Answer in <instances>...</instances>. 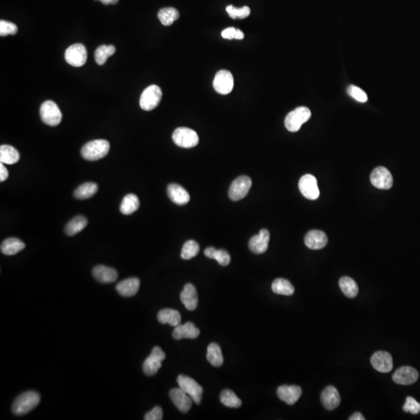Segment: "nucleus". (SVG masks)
<instances>
[{
    "label": "nucleus",
    "instance_id": "7",
    "mask_svg": "<svg viewBox=\"0 0 420 420\" xmlns=\"http://www.w3.org/2000/svg\"><path fill=\"white\" fill-rule=\"evenodd\" d=\"M166 358V354L160 347L156 346L152 348L150 355L147 357L142 365V370L146 376H154L158 373L162 366V362Z\"/></svg>",
    "mask_w": 420,
    "mask_h": 420
},
{
    "label": "nucleus",
    "instance_id": "40",
    "mask_svg": "<svg viewBox=\"0 0 420 420\" xmlns=\"http://www.w3.org/2000/svg\"><path fill=\"white\" fill-rule=\"evenodd\" d=\"M226 12L229 14L232 19H244L250 15V10L248 6H243L242 8H236L234 6H228L226 9Z\"/></svg>",
    "mask_w": 420,
    "mask_h": 420
},
{
    "label": "nucleus",
    "instance_id": "12",
    "mask_svg": "<svg viewBox=\"0 0 420 420\" xmlns=\"http://www.w3.org/2000/svg\"><path fill=\"white\" fill-rule=\"evenodd\" d=\"M214 88L217 93L226 95L230 93L234 88V77L228 70H220L216 74Z\"/></svg>",
    "mask_w": 420,
    "mask_h": 420
},
{
    "label": "nucleus",
    "instance_id": "10",
    "mask_svg": "<svg viewBox=\"0 0 420 420\" xmlns=\"http://www.w3.org/2000/svg\"><path fill=\"white\" fill-rule=\"evenodd\" d=\"M65 58L70 65L74 67H80L86 63L88 52L82 44H74L66 49Z\"/></svg>",
    "mask_w": 420,
    "mask_h": 420
},
{
    "label": "nucleus",
    "instance_id": "30",
    "mask_svg": "<svg viewBox=\"0 0 420 420\" xmlns=\"http://www.w3.org/2000/svg\"><path fill=\"white\" fill-rule=\"evenodd\" d=\"M207 360L215 368H220L224 364V357L220 347L216 343H211L207 348Z\"/></svg>",
    "mask_w": 420,
    "mask_h": 420
},
{
    "label": "nucleus",
    "instance_id": "3",
    "mask_svg": "<svg viewBox=\"0 0 420 420\" xmlns=\"http://www.w3.org/2000/svg\"><path fill=\"white\" fill-rule=\"evenodd\" d=\"M312 117L310 109L306 107H299L287 114L285 118V126L288 131L296 132L300 130L302 124Z\"/></svg>",
    "mask_w": 420,
    "mask_h": 420
},
{
    "label": "nucleus",
    "instance_id": "11",
    "mask_svg": "<svg viewBox=\"0 0 420 420\" xmlns=\"http://www.w3.org/2000/svg\"><path fill=\"white\" fill-rule=\"evenodd\" d=\"M299 188L301 194L308 200H317L320 196L317 179L313 175L306 174L301 178Z\"/></svg>",
    "mask_w": 420,
    "mask_h": 420
},
{
    "label": "nucleus",
    "instance_id": "31",
    "mask_svg": "<svg viewBox=\"0 0 420 420\" xmlns=\"http://www.w3.org/2000/svg\"><path fill=\"white\" fill-rule=\"evenodd\" d=\"M98 186L94 182H86L77 188L74 192V197L77 200H88L96 194Z\"/></svg>",
    "mask_w": 420,
    "mask_h": 420
},
{
    "label": "nucleus",
    "instance_id": "19",
    "mask_svg": "<svg viewBox=\"0 0 420 420\" xmlns=\"http://www.w3.org/2000/svg\"><path fill=\"white\" fill-rule=\"evenodd\" d=\"M320 401L326 410L331 411L340 406L341 398L336 388L333 386H328L322 392Z\"/></svg>",
    "mask_w": 420,
    "mask_h": 420
},
{
    "label": "nucleus",
    "instance_id": "42",
    "mask_svg": "<svg viewBox=\"0 0 420 420\" xmlns=\"http://www.w3.org/2000/svg\"><path fill=\"white\" fill-rule=\"evenodd\" d=\"M16 32H18V26L16 24L9 21H0V35L2 37L9 34H15Z\"/></svg>",
    "mask_w": 420,
    "mask_h": 420
},
{
    "label": "nucleus",
    "instance_id": "13",
    "mask_svg": "<svg viewBox=\"0 0 420 420\" xmlns=\"http://www.w3.org/2000/svg\"><path fill=\"white\" fill-rule=\"evenodd\" d=\"M370 182L374 187L388 190L392 187L393 178L387 168L378 166L371 174Z\"/></svg>",
    "mask_w": 420,
    "mask_h": 420
},
{
    "label": "nucleus",
    "instance_id": "37",
    "mask_svg": "<svg viewBox=\"0 0 420 420\" xmlns=\"http://www.w3.org/2000/svg\"><path fill=\"white\" fill-rule=\"evenodd\" d=\"M116 49L114 46H102L98 47L95 51V61L98 65L102 66L107 62L108 58L116 53Z\"/></svg>",
    "mask_w": 420,
    "mask_h": 420
},
{
    "label": "nucleus",
    "instance_id": "24",
    "mask_svg": "<svg viewBox=\"0 0 420 420\" xmlns=\"http://www.w3.org/2000/svg\"><path fill=\"white\" fill-rule=\"evenodd\" d=\"M168 197L177 205H186L190 201V196L180 184H170L168 187Z\"/></svg>",
    "mask_w": 420,
    "mask_h": 420
},
{
    "label": "nucleus",
    "instance_id": "48",
    "mask_svg": "<svg viewBox=\"0 0 420 420\" xmlns=\"http://www.w3.org/2000/svg\"><path fill=\"white\" fill-rule=\"evenodd\" d=\"M244 38V34L243 32L239 30V29H236V38H235V39H236V40H242Z\"/></svg>",
    "mask_w": 420,
    "mask_h": 420
},
{
    "label": "nucleus",
    "instance_id": "46",
    "mask_svg": "<svg viewBox=\"0 0 420 420\" xmlns=\"http://www.w3.org/2000/svg\"><path fill=\"white\" fill-rule=\"evenodd\" d=\"M8 176H9L8 170L4 166V164L1 163V164H0V182H2L6 180Z\"/></svg>",
    "mask_w": 420,
    "mask_h": 420
},
{
    "label": "nucleus",
    "instance_id": "44",
    "mask_svg": "<svg viewBox=\"0 0 420 420\" xmlns=\"http://www.w3.org/2000/svg\"><path fill=\"white\" fill-rule=\"evenodd\" d=\"M146 420H161L163 418V410L159 406L154 407L144 417Z\"/></svg>",
    "mask_w": 420,
    "mask_h": 420
},
{
    "label": "nucleus",
    "instance_id": "22",
    "mask_svg": "<svg viewBox=\"0 0 420 420\" xmlns=\"http://www.w3.org/2000/svg\"><path fill=\"white\" fill-rule=\"evenodd\" d=\"M200 329L194 326L192 322H187L184 324H178L174 328L172 336L176 340L182 338H196L200 336Z\"/></svg>",
    "mask_w": 420,
    "mask_h": 420
},
{
    "label": "nucleus",
    "instance_id": "41",
    "mask_svg": "<svg viewBox=\"0 0 420 420\" xmlns=\"http://www.w3.org/2000/svg\"><path fill=\"white\" fill-rule=\"evenodd\" d=\"M347 92L351 98H354L360 103H366L368 100V96L358 86L350 85L347 89Z\"/></svg>",
    "mask_w": 420,
    "mask_h": 420
},
{
    "label": "nucleus",
    "instance_id": "29",
    "mask_svg": "<svg viewBox=\"0 0 420 420\" xmlns=\"http://www.w3.org/2000/svg\"><path fill=\"white\" fill-rule=\"evenodd\" d=\"M140 205V200L137 196L135 194H127L122 201L120 212L124 215H131L138 210Z\"/></svg>",
    "mask_w": 420,
    "mask_h": 420
},
{
    "label": "nucleus",
    "instance_id": "9",
    "mask_svg": "<svg viewBox=\"0 0 420 420\" xmlns=\"http://www.w3.org/2000/svg\"><path fill=\"white\" fill-rule=\"evenodd\" d=\"M252 186V179L248 176H240L235 179L229 189L230 198L239 201L247 196Z\"/></svg>",
    "mask_w": 420,
    "mask_h": 420
},
{
    "label": "nucleus",
    "instance_id": "2",
    "mask_svg": "<svg viewBox=\"0 0 420 420\" xmlns=\"http://www.w3.org/2000/svg\"><path fill=\"white\" fill-rule=\"evenodd\" d=\"M110 144L105 140H96L88 142L81 150V155L88 161H96L107 156Z\"/></svg>",
    "mask_w": 420,
    "mask_h": 420
},
{
    "label": "nucleus",
    "instance_id": "27",
    "mask_svg": "<svg viewBox=\"0 0 420 420\" xmlns=\"http://www.w3.org/2000/svg\"><path fill=\"white\" fill-rule=\"evenodd\" d=\"M158 322L161 324H169L170 326L176 327L182 322L180 313L173 309H164L159 312L158 314Z\"/></svg>",
    "mask_w": 420,
    "mask_h": 420
},
{
    "label": "nucleus",
    "instance_id": "4",
    "mask_svg": "<svg viewBox=\"0 0 420 420\" xmlns=\"http://www.w3.org/2000/svg\"><path fill=\"white\" fill-rule=\"evenodd\" d=\"M172 138H173L174 142L178 146L186 148V149L196 146L200 141L198 134L196 133V132L186 127L176 128L174 132Z\"/></svg>",
    "mask_w": 420,
    "mask_h": 420
},
{
    "label": "nucleus",
    "instance_id": "26",
    "mask_svg": "<svg viewBox=\"0 0 420 420\" xmlns=\"http://www.w3.org/2000/svg\"><path fill=\"white\" fill-rule=\"evenodd\" d=\"M25 248V244L16 238L6 239L1 244V252L6 256H14Z\"/></svg>",
    "mask_w": 420,
    "mask_h": 420
},
{
    "label": "nucleus",
    "instance_id": "36",
    "mask_svg": "<svg viewBox=\"0 0 420 420\" xmlns=\"http://www.w3.org/2000/svg\"><path fill=\"white\" fill-rule=\"evenodd\" d=\"M158 18L162 24L164 26H170L173 24L175 20L179 18V12L177 10L172 7L163 8L158 12Z\"/></svg>",
    "mask_w": 420,
    "mask_h": 420
},
{
    "label": "nucleus",
    "instance_id": "18",
    "mask_svg": "<svg viewBox=\"0 0 420 420\" xmlns=\"http://www.w3.org/2000/svg\"><path fill=\"white\" fill-rule=\"evenodd\" d=\"M302 394V389L296 385H282L277 389V396L286 404H295Z\"/></svg>",
    "mask_w": 420,
    "mask_h": 420
},
{
    "label": "nucleus",
    "instance_id": "1",
    "mask_svg": "<svg viewBox=\"0 0 420 420\" xmlns=\"http://www.w3.org/2000/svg\"><path fill=\"white\" fill-rule=\"evenodd\" d=\"M40 398L36 392H26L18 396L12 406V411L14 415L23 416L30 412L36 408L40 403Z\"/></svg>",
    "mask_w": 420,
    "mask_h": 420
},
{
    "label": "nucleus",
    "instance_id": "35",
    "mask_svg": "<svg viewBox=\"0 0 420 420\" xmlns=\"http://www.w3.org/2000/svg\"><path fill=\"white\" fill-rule=\"evenodd\" d=\"M340 286L343 294L348 298H356L359 292L356 282L350 277H342L340 280Z\"/></svg>",
    "mask_w": 420,
    "mask_h": 420
},
{
    "label": "nucleus",
    "instance_id": "23",
    "mask_svg": "<svg viewBox=\"0 0 420 420\" xmlns=\"http://www.w3.org/2000/svg\"><path fill=\"white\" fill-rule=\"evenodd\" d=\"M140 286V281L138 278H126L117 284L116 290L124 298H131L137 294Z\"/></svg>",
    "mask_w": 420,
    "mask_h": 420
},
{
    "label": "nucleus",
    "instance_id": "34",
    "mask_svg": "<svg viewBox=\"0 0 420 420\" xmlns=\"http://www.w3.org/2000/svg\"><path fill=\"white\" fill-rule=\"evenodd\" d=\"M272 290L275 294L284 296H291L295 290L289 280L282 278L274 280V282L272 284Z\"/></svg>",
    "mask_w": 420,
    "mask_h": 420
},
{
    "label": "nucleus",
    "instance_id": "32",
    "mask_svg": "<svg viewBox=\"0 0 420 420\" xmlns=\"http://www.w3.org/2000/svg\"><path fill=\"white\" fill-rule=\"evenodd\" d=\"M204 254L208 258L215 259L220 266H226L230 262V256L226 250H216L215 248H207Z\"/></svg>",
    "mask_w": 420,
    "mask_h": 420
},
{
    "label": "nucleus",
    "instance_id": "28",
    "mask_svg": "<svg viewBox=\"0 0 420 420\" xmlns=\"http://www.w3.org/2000/svg\"><path fill=\"white\" fill-rule=\"evenodd\" d=\"M20 160V154L14 147L2 145L0 147V161L5 164H14Z\"/></svg>",
    "mask_w": 420,
    "mask_h": 420
},
{
    "label": "nucleus",
    "instance_id": "16",
    "mask_svg": "<svg viewBox=\"0 0 420 420\" xmlns=\"http://www.w3.org/2000/svg\"><path fill=\"white\" fill-rule=\"evenodd\" d=\"M270 239V232L266 229L261 230L258 234L250 238L249 248L254 254H263L268 249Z\"/></svg>",
    "mask_w": 420,
    "mask_h": 420
},
{
    "label": "nucleus",
    "instance_id": "6",
    "mask_svg": "<svg viewBox=\"0 0 420 420\" xmlns=\"http://www.w3.org/2000/svg\"><path fill=\"white\" fill-rule=\"evenodd\" d=\"M162 98V91L156 85H151L144 90L140 96V105L144 110H152L156 108Z\"/></svg>",
    "mask_w": 420,
    "mask_h": 420
},
{
    "label": "nucleus",
    "instance_id": "43",
    "mask_svg": "<svg viewBox=\"0 0 420 420\" xmlns=\"http://www.w3.org/2000/svg\"><path fill=\"white\" fill-rule=\"evenodd\" d=\"M403 410L406 412H410L416 415L420 412V404L413 398L407 397L406 404L403 406Z\"/></svg>",
    "mask_w": 420,
    "mask_h": 420
},
{
    "label": "nucleus",
    "instance_id": "45",
    "mask_svg": "<svg viewBox=\"0 0 420 420\" xmlns=\"http://www.w3.org/2000/svg\"><path fill=\"white\" fill-rule=\"evenodd\" d=\"M236 29L234 28H226L225 30H222L221 35L224 39H228V40H232L235 39L236 38Z\"/></svg>",
    "mask_w": 420,
    "mask_h": 420
},
{
    "label": "nucleus",
    "instance_id": "20",
    "mask_svg": "<svg viewBox=\"0 0 420 420\" xmlns=\"http://www.w3.org/2000/svg\"><path fill=\"white\" fill-rule=\"evenodd\" d=\"M304 242L308 248L319 250L326 247L328 243V238L323 231L314 230L306 234Z\"/></svg>",
    "mask_w": 420,
    "mask_h": 420
},
{
    "label": "nucleus",
    "instance_id": "8",
    "mask_svg": "<svg viewBox=\"0 0 420 420\" xmlns=\"http://www.w3.org/2000/svg\"><path fill=\"white\" fill-rule=\"evenodd\" d=\"M177 382L179 388L187 393L196 404H200L202 396V388L194 379L184 375H179Z\"/></svg>",
    "mask_w": 420,
    "mask_h": 420
},
{
    "label": "nucleus",
    "instance_id": "15",
    "mask_svg": "<svg viewBox=\"0 0 420 420\" xmlns=\"http://www.w3.org/2000/svg\"><path fill=\"white\" fill-rule=\"evenodd\" d=\"M418 373L416 370L411 366H402L394 372L392 379L398 384L410 385L416 382Z\"/></svg>",
    "mask_w": 420,
    "mask_h": 420
},
{
    "label": "nucleus",
    "instance_id": "47",
    "mask_svg": "<svg viewBox=\"0 0 420 420\" xmlns=\"http://www.w3.org/2000/svg\"><path fill=\"white\" fill-rule=\"evenodd\" d=\"M365 418H364V416L360 412H355L354 413V415L351 416L350 417V420H364Z\"/></svg>",
    "mask_w": 420,
    "mask_h": 420
},
{
    "label": "nucleus",
    "instance_id": "5",
    "mask_svg": "<svg viewBox=\"0 0 420 420\" xmlns=\"http://www.w3.org/2000/svg\"><path fill=\"white\" fill-rule=\"evenodd\" d=\"M40 116L43 122L50 126H58L62 118V114L58 105L52 100H47L42 104Z\"/></svg>",
    "mask_w": 420,
    "mask_h": 420
},
{
    "label": "nucleus",
    "instance_id": "25",
    "mask_svg": "<svg viewBox=\"0 0 420 420\" xmlns=\"http://www.w3.org/2000/svg\"><path fill=\"white\" fill-rule=\"evenodd\" d=\"M93 276L98 282L102 284L114 282L118 278V272L116 270L104 266H98L93 270Z\"/></svg>",
    "mask_w": 420,
    "mask_h": 420
},
{
    "label": "nucleus",
    "instance_id": "17",
    "mask_svg": "<svg viewBox=\"0 0 420 420\" xmlns=\"http://www.w3.org/2000/svg\"><path fill=\"white\" fill-rule=\"evenodd\" d=\"M170 398L178 410L182 412H188L191 410L193 402L192 398L180 388L170 390Z\"/></svg>",
    "mask_w": 420,
    "mask_h": 420
},
{
    "label": "nucleus",
    "instance_id": "38",
    "mask_svg": "<svg viewBox=\"0 0 420 420\" xmlns=\"http://www.w3.org/2000/svg\"><path fill=\"white\" fill-rule=\"evenodd\" d=\"M220 402L222 404L230 408H239L242 406L240 399L232 390H224L221 392Z\"/></svg>",
    "mask_w": 420,
    "mask_h": 420
},
{
    "label": "nucleus",
    "instance_id": "49",
    "mask_svg": "<svg viewBox=\"0 0 420 420\" xmlns=\"http://www.w3.org/2000/svg\"><path fill=\"white\" fill-rule=\"evenodd\" d=\"M102 4L105 5H109V4H116L118 0H99Z\"/></svg>",
    "mask_w": 420,
    "mask_h": 420
},
{
    "label": "nucleus",
    "instance_id": "33",
    "mask_svg": "<svg viewBox=\"0 0 420 420\" xmlns=\"http://www.w3.org/2000/svg\"><path fill=\"white\" fill-rule=\"evenodd\" d=\"M88 225V220L82 216H78L71 220L65 228V233L68 236H74L82 231Z\"/></svg>",
    "mask_w": 420,
    "mask_h": 420
},
{
    "label": "nucleus",
    "instance_id": "14",
    "mask_svg": "<svg viewBox=\"0 0 420 420\" xmlns=\"http://www.w3.org/2000/svg\"><path fill=\"white\" fill-rule=\"evenodd\" d=\"M372 366L380 373H389L393 368L392 356L389 352L378 351L370 358Z\"/></svg>",
    "mask_w": 420,
    "mask_h": 420
},
{
    "label": "nucleus",
    "instance_id": "21",
    "mask_svg": "<svg viewBox=\"0 0 420 420\" xmlns=\"http://www.w3.org/2000/svg\"><path fill=\"white\" fill-rule=\"evenodd\" d=\"M180 299L188 310L192 312L196 310L198 302L196 287L191 284H186L183 291L180 292Z\"/></svg>",
    "mask_w": 420,
    "mask_h": 420
},
{
    "label": "nucleus",
    "instance_id": "39",
    "mask_svg": "<svg viewBox=\"0 0 420 420\" xmlns=\"http://www.w3.org/2000/svg\"><path fill=\"white\" fill-rule=\"evenodd\" d=\"M200 252V245L194 240H188L182 247L180 257L184 260H190Z\"/></svg>",
    "mask_w": 420,
    "mask_h": 420
}]
</instances>
